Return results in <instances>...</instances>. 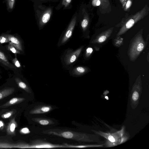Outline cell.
Segmentation results:
<instances>
[{"mask_svg":"<svg viewBox=\"0 0 149 149\" xmlns=\"http://www.w3.org/2000/svg\"><path fill=\"white\" fill-rule=\"evenodd\" d=\"M149 8L147 4L141 10L134 14H132L123 18L121 22L116 26H121L117 36H119L125 33L136 22L143 19L149 13Z\"/></svg>","mask_w":149,"mask_h":149,"instance_id":"1","label":"cell"},{"mask_svg":"<svg viewBox=\"0 0 149 149\" xmlns=\"http://www.w3.org/2000/svg\"><path fill=\"white\" fill-rule=\"evenodd\" d=\"M34 8L37 24L41 30L49 21L53 15V8L40 3H34Z\"/></svg>","mask_w":149,"mask_h":149,"instance_id":"2","label":"cell"},{"mask_svg":"<svg viewBox=\"0 0 149 149\" xmlns=\"http://www.w3.org/2000/svg\"><path fill=\"white\" fill-rule=\"evenodd\" d=\"M84 47L82 46L75 50L70 48L65 50L61 57V61L63 67L65 69L69 70L73 67Z\"/></svg>","mask_w":149,"mask_h":149,"instance_id":"3","label":"cell"},{"mask_svg":"<svg viewBox=\"0 0 149 149\" xmlns=\"http://www.w3.org/2000/svg\"><path fill=\"white\" fill-rule=\"evenodd\" d=\"M143 31L142 29L136 35L130 48L129 55L132 61L135 60L145 48V43L141 33Z\"/></svg>","mask_w":149,"mask_h":149,"instance_id":"4","label":"cell"},{"mask_svg":"<svg viewBox=\"0 0 149 149\" xmlns=\"http://www.w3.org/2000/svg\"><path fill=\"white\" fill-rule=\"evenodd\" d=\"M78 13L76 12L73 15L66 28L61 34L57 46L60 47L66 44L71 37L77 22Z\"/></svg>","mask_w":149,"mask_h":149,"instance_id":"5","label":"cell"},{"mask_svg":"<svg viewBox=\"0 0 149 149\" xmlns=\"http://www.w3.org/2000/svg\"><path fill=\"white\" fill-rule=\"evenodd\" d=\"M9 51L0 44V65L5 69L13 71L15 73H19V70L12 62L13 58Z\"/></svg>","mask_w":149,"mask_h":149,"instance_id":"6","label":"cell"},{"mask_svg":"<svg viewBox=\"0 0 149 149\" xmlns=\"http://www.w3.org/2000/svg\"><path fill=\"white\" fill-rule=\"evenodd\" d=\"M8 42L14 46L22 54H24V47L23 42L22 39L16 34H11L8 33Z\"/></svg>","mask_w":149,"mask_h":149,"instance_id":"7","label":"cell"},{"mask_svg":"<svg viewBox=\"0 0 149 149\" xmlns=\"http://www.w3.org/2000/svg\"><path fill=\"white\" fill-rule=\"evenodd\" d=\"M81 14L82 18L79 21L81 27L82 29L83 36L85 38L89 37L87 34V32L89 24L90 18L88 14L84 8H83Z\"/></svg>","mask_w":149,"mask_h":149,"instance_id":"8","label":"cell"},{"mask_svg":"<svg viewBox=\"0 0 149 149\" xmlns=\"http://www.w3.org/2000/svg\"><path fill=\"white\" fill-rule=\"evenodd\" d=\"M27 143L24 142H13L7 140L0 139V148H26Z\"/></svg>","mask_w":149,"mask_h":149,"instance_id":"9","label":"cell"},{"mask_svg":"<svg viewBox=\"0 0 149 149\" xmlns=\"http://www.w3.org/2000/svg\"><path fill=\"white\" fill-rule=\"evenodd\" d=\"M68 70L70 75L77 77L82 76L87 73L89 71L90 69L86 66L77 65L72 67Z\"/></svg>","mask_w":149,"mask_h":149,"instance_id":"10","label":"cell"},{"mask_svg":"<svg viewBox=\"0 0 149 149\" xmlns=\"http://www.w3.org/2000/svg\"><path fill=\"white\" fill-rule=\"evenodd\" d=\"M22 76L19 73H15L13 77L15 82L19 87L27 93H31L32 92L30 88L23 80V78H22Z\"/></svg>","mask_w":149,"mask_h":149,"instance_id":"11","label":"cell"},{"mask_svg":"<svg viewBox=\"0 0 149 149\" xmlns=\"http://www.w3.org/2000/svg\"><path fill=\"white\" fill-rule=\"evenodd\" d=\"M52 109V107L50 105H41L35 106L29 111L31 114H41L47 113Z\"/></svg>","mask_w":149,"mask_h":149,"instance_id":"12","label":"cell"},{"mask_svg":"<svg viewBox=\"0 0 149 149\" xmlns=\"http://www.w3.org/2000/svg\"><path fill=\"white\" fill-rule=\"evenodd\" d=\"M15 116L12 118L6 127V131L7 134L9 135H16L15 129L17 127V124L15 120Z\"/></svg>","mask_w":149,"mask_h":149,"instance_id":"13","label":"cell"},{"mask_svg":"<svg viewBox=\"0 0 149 149\" xmlns=\"http://www.w3.org/2000/svg\"><path fill=\"white\" fill-rule=\"evenodd\" d=\"M113 27L111 28L102 32L92 42L102 43L105 42L112 33Z\"/></svg>","mask_w":149,"mask_h":149,"instance_id":"14","label":"cell"},{"mask_svg":"<svg viewBox=\"0 0 149 149\" xmlns=\"http://www.w3.org/2000/svg\"><path fill=\"white\" fill-rule=\"evenodd\" d=\"M23 97H14L0 106V108H6L21 103L25 100Z\"/></svg>","mask_w":149,"mask_h":149,"instance_id":"15","label":"cell"},{"mask_svg":"<svg viewBox=\"0 0 149 149\" xmlns=\"http://www.w3.org/2000/svg\"><path fill=\"white\" fill-rule=\"evenodd\" d=\"M72 0H61V1L56 7L57 10L63 8V10L70 9L72 7Z\"/></svg>","mask_w":149,"mask_h":149,"instance_id":"16","label":"cell"},{"mask_svg":"<svg viewBox=\"0 0 149 149\" xmlns=\"http://www.w3.org/2000/svg\"><path fill=\"white\" fill-rule=\"evenodd\" d=\"M32 120L34 122L42 125H49L54 123V122L51 119L43 118H33Z\"/></svg>","mask_w":149,"mask_h":149,"instance_id":"17","label":"cell"},{"mask_svg":"<svg viewBox=\"0 0 149 149\" xmlns=\"http://www.w3.org/2000/svg\"><path fill=\"white\" fill-rule=\"evenodd\" d=\"M15 91L13 87H7L0 90V100L12 94Z\"/></svg>","mask_w":149,"mask_h":149,"instance_id":"18","label":"cell"},{"mask_svg":"<svg viewBox=\"0 0 149 149\" xmlns=\"http://www.w3.org/2000/svg\"><path fill=\"white\" fill-rule=\"evenodd\" d=\"M6 3V9L9 13L12 12L14 9L16 0H4Z\"/></svg>","mask_w":149,"mask_h":149,"instance_id":"19","label":"cell"},{"mask_svg":"<svg viewBox=\"0 0 149 149\" xmlns=\"http://www.w3.org/2000/svg\"><path fill=\"white\" fill-rule=\"evenodd\" d=\"M5 48L9 51H10L13 53L17 55V54H21V53L16 49L14 46L12 45L8 44L5 46Z\"/></svg>","mask_w":149,"mask_h":149,"instance_id":"20","label":"cell"},{"mask_svg":"<svg viewBox=\"0 0 149 149\" xmlns=\"http://www.w3.org/2000/svg\"><path fill=\"white\" fill-rule=\"evenodd\" d=\"M12 62L14 65L19 70L21 71L22 68L21 64L17 59L16 55L14 58H13Z\"/></svg>","mask_w":149,"mask_h":149,"instance_id":"21","label":"cell"},{"mask_svg":"<svg viewBox=\"0 0 149 149\" xmlns=\"http://www.w3.org/2000/svg\"><path fill=\"white\" fill-rule=\"evenodd\" d=\"M97 0L99 1L101 3L103 10H107L109 8H111L110 3L109 0Z\"/></svg>","mask_w":149,"mask_h":149,"instance_id":"22","label":"cell"},{"mask_svg":"<svg viewBox=\"0 0 149 149\" xmlns=\"http://www.w3.org/2000/svg\"><path fill=\"white\" fill-rule=\"evenodd\" d=\"M93 51L92 48L88 47L86 48L84 54V57L85 59H88L91 54Z\"/></svg>","mask_w":149,"mask_h":149,"instance_id":"23","label":"cell"},{"mask_svg":"<svg viewBox=\"0 0 149 149\" xmlns=\"http://www.w3.org/2000/svg\"><path fill=\"white\" fill-rule=\"evenodd\" d=\"M8 34L7 33H3L0 36V44L8 42Z\"/></svg>","mask_w":149,"mask_h":149,"instance_id":"24","label":"cell"},{"mask_svg":"<svg viewBox=\"0 0 149 149\" xmlns=\"http://www.w3.org/2000/svg\"><path fill=\"white\" fill-rule=\"evenodd\" d=\"M15 112L16 111L15 110H11L2 114L1 117L3 119H8L12 116Z\"/></svg>","mask_w":149,"mask_h":149,"instance_id":"25","label":"cell"},{"mask_svg":"<svg viewBox=\"0 0 149 149\" xmlns=\"http://www.w3.org/2000/svg\"><path fill=\"white\" fill-rule=\"evenodd\" d=\"M133 2V0H126V4L123 8L125 11L129 12L130 11Z\"/></svg>","mask_w":149,"mask_h":149,"instance_id":"26","label":"cell"},{"mask_svg":"<svg viewBox=\"0 0 149 149\" xmlns=\"http://www.w3.org/2000/svg\"><path fill=\"white\" fill-rule=\"evenodd\" d=\"M34 3H43L47 2H55L59 1L60 0H31Z\"/></svg>","mask_w":149,"mask_h":149,"instance_id":"27","label":"cell"},{"mask_svg":"<svg viewBox=\"0 0 149 149\" xmlns=\"http://www.w3.org/2000/svg\"><path fill=\"white\" fill-rule=\"evenodd\" d=\"M20 133L22 134H26L29 133L30 131L28 128L24 127L21 129L19 131Z\"/></svg>","mask_w":149,"mask_h":149,"instance_id":"28","label":"cell"},{"mask_svg":"<svg viewBox=\"0 0 149 149\" xmlns=\"http://www.w3.org/2000/svg\"><path fill=\"white\" fill-rule=\"evenodd\" d=\"M139 95V94L136 91H135L134 92L132 96V98L133 100H137L138 99Z\"/></svg>","mask_w":149,"mask_h":149,"instance_id":"29","label":"cell"},{"mask_svg":"<svg viewBox=\"0 0 149 149\" xmlns=\"http://www.w3.org/2000/svg\"><path fill=\"white\" fill-rule=\"evenodd\" d=\"M5 126V124L4 122L1 120H0V129L3 130Z\"/></svg>","mask_w":149,"mask_h":149,"instance_id":"30","label":"cell"},{"mask_svg":"<svg viewBox=\"0 0 149 149\" xmlns=\"http://www.w3.org/2000/svg\"><path fill=\"white\" fill-rule=\"evenodd\" d=\"M122 4V8H123L126 3V0H119Z\"/></svg>","mask_w":149,"mask_h":149,"instance_id":"31","label":"cell"},{"mask_svg":"<svg viewBox=\"0 0 149 149\" xmlns=\"http://www.w3.org/2000/svg\"><path fill=\"white\" fill-rule=\"evenodd\" d=\"M108 139L110 141L112 142H114L115 141V139L111 136H109L108 137Z\"/></svg>","mask_w":149,"mask_h":149,"instance_id":"32","label":"cell"},{"mask_svg":"<svg viewBox=\"0 0 149 149\" xmlns=\"http://www.w3.org/2000/svg\"><path fill=\"white\" fill-rule=\"evenodd\" d=\"M0 78H1V76H0Z\"/></svg>","mask_w":149,"mask_h":149,"instance_id":"33","label":"cell"}]
</instances>
